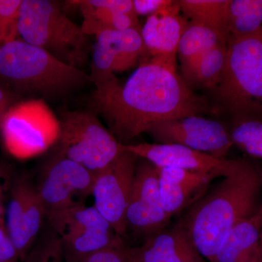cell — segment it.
Here are the masks:
<instances>
[{
  "mask_svg": "<svg viewBox=\"0 0 262 262\" xmlns=\"http://www.w3.org/2000/svg\"><path fill=\"white\" fill-rule=\"evenodd\" d=\"M91 102L123 144L158 122L200 115L206 108L179 75L177 55L148 57L125 83L117 80L96 90Z\"/></svg>",
  "mask_w": 262,
  "mask_h": 262,
  "instance_id": "obj_1",
  "label": "cell"
},
{
  "mask_svg": "<svg viewBox=\"0 0 262 262\" xmlns=\"http://www.w3.org/2000/svg\"><path fill=\"white\" fill-rule=\"evenodd\" d=\"M261 187L257 168L241 159L232 173L184 211L177 225L185 230L201 256L213 262L229 231L259 213Z\"/></svg>",
  "mask_w": 262,
  "mask_h": 262,
  "instance_id": "obj_2",
  "label": "cell"
},
{
  "mask_svg": "<svg viewBox=\"0 0 262 262\" xmlns=\"http://www.w3.org/2000/svg\"><path fill=\"white\" fill-rule=\"evenodd\" d=\"M0 82L20 97L53 98L93 81L81 69L66 64L42 48L16 38L0 45Z\"/></svg>",
  "mask_w": 262,
  "mask_h": 262,
  "instance_id": "obj_3",
  "label": "cell"
},
{
  "mask_svg": "<svg viewBox=\"0 0 262 262\" xmlns=\"http://www.w3.org/2000/svg\"><path fill=\"white\" fill-rule=\"evenodd\" d=\"M18 37L42 48L66 64L80 69L88 61L89 36L51 0H22Z\"/></svg>",
  "mask_w": 262,
  "mask_h": 262,
  "instance_id": "obj_4",
  "label": "cell"
},
{
  "mask_svg": "<svg viewBox=\"0 0 262 262\" xmlns=\"http://www.w3.org/2000/svg\"><path fill=\"white\" fill-rule=\"evenodd\" d=\"M215 89L234 120H262V34L227 39L225 69Z\"/></svg>",
  "mask_w": 262,
  "mask_h": 262,
  "instance_id": "obj_5",
  "label": "cell"
},
{
  "mask_svg": "<svg viewBox=\"0 0 262 262\" xmlns=\"http://www.w3.org/2000/svg\"><path fill=\"white\" fill-rule=\"evenodd\" d=\"M56 150L96 176L116 159L123 149L93 112L65 111L59 119Z\"/></svg>",
  "mask_w": 262,
  "mask_h": 262,
  "instance_id": "obj_6",
  "label": "cell"
},
{
  "mask_svg": "<svg viewBox=\"0 0 262 262\" xmlns=\"http://www.w3.org/2000/svg\"><path fill=\"white\" fill-rule=\"evenodd\" d=\"M59 120L42 98L20 100L8 110L2 124L5 149L18 159H27L56 144Z\"/></svg>",
  "mask_w": 262,
  "mask_h": 262,
  "instance_id": "obj_7",
  "label": "cell"
},
{
  "mask_svg": "<svg viewBox=\"0 0 262 262\" xmlns=\"http://www.w3.org/2000/svg\"><path fill=\"white\" fill-rule=\"evenodd\" d=\"M35 182L46 220L85 204L92 195L95 176L54 151L43 163Z\"/></svg>",
  "mask_w": 262,
  "mask_h": 262,
  "instance_id": "obj_8",
  "label": "cell"
},
{
  "mask_svg": "<svg viewBox=\"0 0 262 262\" xmlns=\"http://www.w3.org/2000/svg\"><path fill=\"white\" fill-rule=\"evenodd\" d=\"M46 222L61 239L64 257H82L125 246L123 238L94 206L81 205Z\"/></svg>",
  "mask_w": 262,
  "mask_h": 262,
  "instance_id": "obj_9",
  "label": "cell"
},
{
  "mask_svg": "<svg viewBox=\"0 0 262 262\" xmlns=\"http://www.w3.org/2000/svg\"><path fill=\"white\" fill-rule=\"evenodd\" d=\"M8 193L5 225L23 261L46 225V212L29 172H15Z\"/></svg>",
  "mask_w": 262,
  "mask_h": 262,
  "instance_id": "obj_10",
  "label": "cell"
},
{
  "mask_svg": "<svg viewBox=\"0 0 262 262\" xmlns=\"http://www.w3.org/2000/svg\"><path fill=\"white\" fill-rule=\"evenodd\" d=\"M146 134L155 144L185 146L220 158H226L233 146L229 131L223 124L200 115L158 122Z\"/></svg>",
  "mask_w": 262,
  "mask_h": 262,
  "instance_id": "obj_11",
  "label": "cell"
},
{
  "mask_svg": "<svg viewBox=\"0 0 262 262\" xmlns=\"http://www.w3.org/2000/svg\"><path fill=\"white\" fill-rule=\"evenodd\" d=\"M139 158L123 151L95 176L94 207L122 238L127 237L125 214Z\"/></svg>",
  "mask_w": 262,
  "mask_h": 262,
  "instance_id": "obj_12",
  "label": "cell"
},
{
  "mask_svg": "<svg viewBox=\"0 0 262 262\" xmlns=\"http://www.w3.org/2000/svg\"><path fill=\"white\" fill-rule=\"evenodd\" d=\"M170 219L162 203L158 167L139 158L125 214L127 235L145 239L166 228Z\"/></svg>",
  "mask_w": 262,
  "mask_h": 262,
  "instance_id": "obj_13",
  "label": "cell"
},
{
  "mask_svg": "<svg viewBox=\"0 0 262 262\" xmlns=\"http://www.w3.org/2000/svg\"><path fill=\"white\" fill-rule=\"evenodd\" d=\"M146 52L141 27L106 30L96 35L91 76L96 89L117 80L115 73L135 67Z\"/></svg>",
  "mask_w": 262,
  "mask_h": 262,
  "instance_id": "obj_14",
  "label": "cell"
},
{
  "mask_svg": "<svg viewBox=\"0 0 262 262\" xmlns=\"http://www.w3.org/2000/svg\"><path fill=\"white\" fill-rule=\"evenodd\" d=\"M123 149L147 160L158 168H174L227 177L238 165L241 159L220 158L176 144H123Z\"/></svg>",
  "mask_w": 262,
  "mask_h": 262,
  "instance_id": "obj_15",
  "label": "cell"
},
{
  "mask_svg": "<svg viewBox=\"0 0 262 262\" xmlns=\"http://www.w3.org/2000/svg\"><path fill=\"white\" fill-rule=\"evenodd\" d=\"M127 262L203 261L187 232L177 225L149 236L138 247H127Z\"/></svg>",
  "mask_w": 262,
  "mask_h": 262,
  "instance_id": "obj_16",
  "label": "cell"
},
{
  "mask_svg": "<svg viewBox=\"0 0 262 262\" xmlns=\"http://www.w3.org/2000/svg\"><path fill=\"white\" fill-rule=\"evenodd\" d=\"M164 210L171 218L192 206L218 179L213 174L174 168H158Z\"/></svg>",
  "mask_w": 262,
  "mask_h": 262,
  "instance_id": "obj_17",
  "label": "cell"
},
{
  "mask_svg": "<svg viewBox=\"0 0 262 262\" xmlns=\"http://www.w3.org/2000/svg\"><path fill=\"white\" fill-rule=\"evenodd\" d=\"M179 1L148 17L141 28V37L149 56H173L189 22L181 15Z\"/></svg>",
  "mask_w": 262,
  "mask_h": 262,
  "instance_id": "obj_18",
  "label": "cell"
},
{
  "mask_svg": "<svg viewBox=\"0 0 262 262\" xmlns=\"http://www.w3.org/2000/svg\"><path fill=\"white\" fill-rule=\"evenodd\" d=\"M80 6L82 29L88 35L141 27L133 0H85L80 1Z\"/></svg>",
  "mask_w": 262,
  "mask_h": 262,
  "instance_id": "obj_19",
  "label": "cell"
},
{
  "mask_svg": "<svg viewBox=\"0 0 262 262\" xmlns=\"http://www.w3.org/2000/svg\"><path fill=\"white\" fill-rule=\"evenodd\" d=\"M262 214L241 222L222 241L213 262H262Z\"/></svg>",
  "mask_w": 262,
  "mask_h": 262,
  "instance_id": "obj_20",
  "label": "cell"
},
{
  "mask_svg": "<svg viewBox=\"0 0 262 262\" xmlns=\"http://www.w3.org/2000/svg\"><path fill=\"white\" fill-rule=\"evenodd\" d=\"M223 42H227V38L214 29L189 23L181 38L177 53L182 63L183 77L207 51Z\"/></svg>",
  "mask_w": 262,
  "mask_h": 262,
  "instance_id": "obj_21",
  "label": "cell"
},
{
  "mask_svg": "<svg viewBox=\"0 0 262 262\" xmlns=\"http://www.w3.org/2000/svg\"><path fill=\"white\" fill-rule=\"evenodd\" d=\"M230 0H179L181 11L190 24L214 29L228 37Z\"/></svg>",
  "mask_w": 262,
  "mask_h": 262,
  "instance_id": "obj_22",
  "label": "cell"
},
{
  "mask_svg": "<svg viewBox=\"0 0 262 262\" xmlns=\"http://www.w3.org/2000/svg\"><path fill=\"white\" fill-rule=\"evenodd\" d=\"M262 34V0H230L228 37Z\"/></svg>",
  "mask_w": 262,
  "mask_h": 262,
  "instance_id": "obj_23",
  "label": "cell"
},
{
  "mask_svg": "<svg viewBox=\"0 0 262 262\" xmlns=\"http://www.w3.org/2000/svg\"><path fill=\"white\" fill-rule=\"evenodd\" d=\"M227 54V42L217 45L207 51L183 79L188 84L215 89L223 74Z\"/></svg>",
  "mask_w": 262,
  "mask_h": 262,
  "instance_id": "obj_24",
  "label": "cell"
},
{
  "mask_svg": "<svg viewBox=\"0 0 262 262\" xmlns=\"http://www.w3.org/2000/svg\"><path fill=\"white\" fill-rule=\"evenodd\" d=\"M233 145L246 154L262 158V120L244 118L236 120L229 131Z\"/></svg>",
  "mask_w": 262,
  "mask_h": 262,
  "instance_id": "obj_25",
  "label": "cell"
},
{
  "mask_svg": "<svg viewBox=\"0 0 262 262\" xmlns=\"http://www.w3.org/2000/svg\"><path fill=\"white\" fill-rule=\"evenodd\" d=\"M22 262H65L61 239L47 222Z\"/></svg>",
  "mask_w": 262,
  "mask_h": 262,
  "instance_id": "obj_26",
  "label": "cell"
},
{
  "mask_svg": "<svg viewBox=\"0 0 262 262\" xmlns=\"http://www.w3.org/2000/svg\"><path fill=\"white\" fill-rule=\"evenodd\" d=\"M22 0H0V40L2 43L18 37L17 24Z\"/></svg>",
  "mask_w": 262,
  "mask_h": 262,
  "instance_id": "obj_27",
  "label": "cell"
},
{
  "mask_svg": "<svg viewBox=\"0 0 262 262\" xmlns=\"http://www.w3.org/2000/svg\"><path fill=\"white\" fill-rule=\"evenodd\" d=\"M127 248H108L82 257H64L65 262H127Z\"/></svg>",
  "mask_w": 262,
  "mask_h": 262,
  "instance_id": "obj_28",
  "label": "cell"
},
{
  "mask_svg": "<svg viewBox=\"0 0 262 262\" xmlns=\"http://www.w3.org/2000/svg\"><path fill=\"white\" fill-rule=\"evenodd\" d=\"M15 170L13 165L5 160H0V224H5V193L9 192Z\"/></svg>",
  "mask_w": 262,
  "mask_h": 262,
  "instance_id": "obj_29",
  "label": "cell"
},
{
  "mask_svg": "<svg viewBox=\"0 0 262 262\" xmlns=\"http://www.w3.org/2000/svg\"><path fill=\"white\" fill-rule=\"evenodd\" d=\"M20 261L18 251L10 238L5 224H0V262Z\"/></svg>",
  "mask_w": 262,
  "mask_h": 262,
  "instance_id": "obj_30",
  "label": "cell"
},
{
  "mask_svg": "<svg viewBox=\"0 0 262 262\" xmlns=\"http://www.w3.org/2000/svg\"><path fill=\"white\" fill-rule=\"evenodd\" d=\"M173 2L172 0H134V9L138 16L149 17L158 10L170 6Z\"/></svg>",
  "mask_w": 262,
  "mask_h": 262,
  "instance_id": "obj_31",
  "label": "cell"
},
{
  "mask_svg": "<svg viewBox=\"0 0 262 262\" xmlns=\"http://www.w3.org/2000/svg\"><path fill=\"white\" fill-rule=\"evenodd\" d=\"M20 100V96L0 82V132L2 124L8 110Z\"/></svg>",
  "mask_w": 262,
  "mask_h": 262,
  "instance_id": "obj_32",
  "label": "cell"
},
{
  "mask_svg": "<svg viewBox=\"0 0 262 262\" xmlns=\"http://www.w3.org/2000/svg\"><path fill=\"white\" fill-rule=\"evenodd\" d=\"M260 213H261V214H262V205H261V209H260V212H259Z\"/></svg>",
  "mask_w": 262,
  "mask_h": 262,
  "instance_id": "obj_33",
  "label": "cell"
},
{
  "mask_svg": "<svg viewBox=\"0 0 262 262\" xmlns=\"http://www.w3.org/2000/svg\"><path fill=\"white\" fill-rule=\"evenodd\" d=\"M261 246H262V232H261Z\"/></svg>",
  "mask_w": 262,
  "mask_h": 262,
  "instance_id": "obj_34",
  "label": "cell"
},
{
  "mask_svg": "<svg viewBox=\"0 0 262 262\" xmlns=\"http://www.w3.org/2000/svg\"><path fill=\"white\" fill-rule=\"evenodd\" d=\"M201 262H206V261H205L204 260H203V261H202Z\"/></svg>",
  "mask_w": 262,
  "mask_h": 262,
  "instance_id": "obj_35",
  "label": "cell"
},
{
  "mask_svg": "<svg viewBox=\"0 0 262 262\" xmlns=\"http://www.w3.org/2000/svg\"><path fill=\"white\" fill-rule=\"evenodd\" d=\"M0 45H1V40H0Z\"/></svg>",
  "mask_w": 262,
  "mask_h": 262,
  "instance_id": "obj_36",
  "label": "cell"
}]
</instances>
